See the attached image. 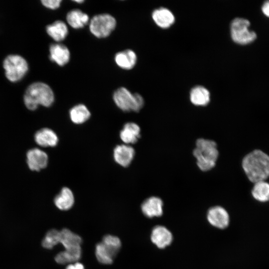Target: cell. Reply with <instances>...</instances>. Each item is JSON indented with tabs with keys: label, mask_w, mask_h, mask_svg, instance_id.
<instances>
[{
	"label": "cell",
	"mask_w": 269,
	"mask_h": 269,
	"mask_svg": "<svg viewBox=\"0 0 269 269\" xmlns=\"http://www.w3.org/2000/svg\"><path fill=\"white\" fill-rule=\"evenodd\" d=\"M242 165L247 177L253 183L267 180L269 177V155L260 149H255L246 155Z\"/></svg>",
	"instance_id": "6da1fadb"
},
{
	"label": "cell",
	"mask_w": 269,
	"mask_h": 269,
	"mask_svg": "<svg viewBox=\"0 0 269 269\" xmlns=\"http://www.w3.org/2000/svg\"><path fill=\"white\" fill-rule=\"evenodd\" d=\"M193 154L201 170H210L215 167L219 156L217 143L211 139L199 138L196 141Z\"/></svg>",
	"instance_id": "7a4b0ae2"
},
{
	"label": "cell",
	"mask_w": 269,
	"mask_h": 269,
	"mask_svg": "<svg viewBox=\"0 0 269 269\" xmlns=\"http://www.w3.org/2000/svg\"><path fill=\"white\" fill-rule=\"evenodd\" d=\"M54 101V93L47 84L37 82L30 85L24 96V102L27 109L35 110L39 105L48 107Z\"/></svg>",
	"instance_id": "3957f363"
},
{
	"label": "cell",
	"mask_w": 269,
	"mask_h": 269,
	"mask_svg": "<svg viewBox=\"0 0 269 269\" xmlns=\"http://www.w3.org/2000/svg\"><path fill=\"white\" fill-rule=\"evenodd\" d=\"M113 100L117 106L124 112H139L144 105L142 97L138 93H132L125 87L117 89L113 94Z\"/></svg>",
	"instance_id": "277c9868"
},
{
	"label": "cell",
	"mask_w": 269,
	"mask_h": 269,
	"mask_svg": "<svg viewBox=\"0 0 269 269\" xmlns=\"http://www.w3.org/2000/svg\"><path fill=\"white\" fill-rule=\"evenodd\" d=\"M250 21L242 17H236L231 22L230 32L232 40L236 43L246 45L254 42L257 38L256 33L249 29Z\"/></svg>",
	"instance_id": "5b68a950"
},
{
	"label": "cell",
	"mask_w": 269,
	"mask_h": 269,
	"mask_svg": "<svg viewBox=\"0 0 269 269\" xmlns=\"http://www.w3.org/2000/svg\"><path fill=\"white\" fill-rule=\"evenodd\" d=\"M117 24L116 19L108 13L95 15L89 22L91 33L99 38L108 37L115 29Z\"/></svg>",
	"instance_id": "8992f818"
},
{
	"label": "cell",
	"mask_w": 269,
	"mask_h": 269,
	"mask_svg": "<svg viewBox=\"0 0 269 269\" xmlns=\"http://www.w3.org/2000/svg\"><path fill=\"white\" fill-rule=\"evenodd\" d=\"M3 67L7 78L12 82L21 79L28 69L27 62L22 57L11 55L4 60Z\"/></svg>",
	"instance_id": "52a82bcc"
},
{
	"label": "cell",
	"mask_w": 269,
	"mask_h": 269,
	"mask_svg": "<svg viewBox=\"0 0 269 269\" xmlns=\"http://www.w3.org/2000/svg\"><path fill=\"white\" fill-rule=\"evenodd\" d=\"M207 218L211 225L221 229L226 228L230 222L228 212L223 207L219 206L210 208L208 211Z\"/></svg>",
	"instance_id": "ba28073f"
},
{
	"label": "cell",
	"mask_w": 269,
	"mask_h": 269,
	"mask_svg": "<svg viewBox=\"0 0 269 269\" xmlns=\"http://www.w3.org/2000/svg\"><path fill=\"white\" fill-rule=\"evenodd\" d=\"M26 158L28 167L33 171H39L45 168L48 164L47 154L44 151L37 148L28 150L26 154Z\"/></svg>",
	"instance_id": "9c48e42d"
},
{
	"label": "cell",
	"mask_w": 269,
	"mask_h": 269,
	"mask_svg": "<svg viewBox=\"0 0 269 269\" xmlns=\"http://www.w3.org/2000/svg\"><path fill=\"white\" fill-rule=\"evenodd\" d=\"M152 242L159 249H164L171 244L173 236L170 231L163 226H156L151 231Z\"/></svg>",
	"instance_id": "30bf717a"
},
{
	"label": "cell",
	"mask_w": 269,
	"mask_h": 269,
	"mask_svg": "<svg viewBox=\"0 0 269 269\" xmlns=\"http://www.w3.org/2000/svg\"><path fill=\"white\" fill-rule=\"evenodd\" d=\"M163 201L160 198L152 196L142 202L141 209L144 215L148 218L160 217L163 214Z\"/></svg>",
	"instance_id": "8fae6325"
},
{
	"label": "cell",
	"mask_w": 269,
	"mask_h": 269,
	"mask_svg": "<svg viewBox=\"0 0 269 269\" xmlns=\"http://www.w3.org/2000/svg\"><path fill=\"white\" fill-rule=\"evenodd\" d=\"M67 251H81L82 239L70 230L65 228L60 231V242Z\"/></svg>",
	"instance_id": "7c38bea8"
},
{
	"label": "cell",
	"mask_w": 269,
	"mask_h": 269,
	"mask_svg": "<svg viewBox=\"0 0 269 269\" xmlns=\"http://www.w3.org/2000/svg\"><path fill=\"white\" fill-rule=\"evenodd\" d=\"M113 155L114 160L118 164L123 167H127L133 160L135 151L128 144H121L115 147Z\"/></svg>",
	"instance_id": "4fadbf2b"
},
{
	"label": "cell",
	"mask_w": 269,
	"mask_h": 269,
	"mask_svg": "<svg viewBox=\"0 0 269 269\" xmlns=\"http://www.w3.org/2000/svg\"><path fill=\"white\" fill-rule=\"evenodd\" d=\"M49 52L50 60L59 66H64L70 60V51L63 44L60 43L51 44L49 47Z\"/></svg>",
	"instance_id": "5bb4252c"
},
{
	"label": "cell",
	"mask_w": 269,
	"mask_h": 269,
	"mask_svg": "<svg viewBox=\"0 0 269 269\" xmlns=\"http://www.w3.org/2000/svg\"><path fill=\"white\" fill-rule=\"evenodd\" d=\"M37 144L42 147H54L58 141L56 133L49 128H43L38 131L34 135Z\"/></svg>",
	"instance_id": "9a60e30c"
},
{
	"label": "cell",
	"mask_w": 269,
	"mask_h": 269,
	"mask_svg": "<svg viewBox=\"0 0 269 269\" xmlns=\"http://www.w3.org/2000/svg\"><path fill=\"white\" fill-rule=\"evenodd\" d=\"M120 136L126 144L135 143L140 136V127L134 123H127L121 131Z\"/></svg>",
	"instance_id": "2e32d148"
},
{
	"label": "cell",
	"mask_w": 269,
	"mask_h": 269,
	"mask_svg": "<svg viewBox=\"0 0 269 269\" xmlns=\"http://www.w3.org/2000/svg\"><path fill=\"white\" fill-rule=\"evenodd\" d=\"M152 18L155 24L162 28L169 27L175 21L172 12L165 7L155 9L152 13Z\"/></svg>",
	"instance_id": "e0dca14e"
},
{
	"label": "cell",
	"mask_w": 269,
	"mask_h": 269,
	"mask_svg": "<svg viewBox=\"0 0 269 269\" xmlns=\"http://www.w3.org/2000/svg\"><path fill=\"white\" fill-rule=\"evenodd\" d=\"M116 64L120 68L130 70L134 67L137 61L135 53L131 49L118 52L115 56Z\"/></svg>",
	"instance_id": "ac0fdd59"
},
{
	"label": "cell",
	"mask_w": 269,
	"mask_h": 269,
	"mask_svg": "<svg viewBox=\"0 0 269 269\" xmlns=\"http://www.w3.org/2000/svg\"><path fill=\"white\" fill-rule=\"evenodd\" d=\"M55 206L61 210H68L74 203V197L72 191L68 187H63L54 199Z\"/></svg>",
	"instance_id": "d6986e66"
},
{
	"label": "cell",
	"mask_w": 269,
	"mask_h": 269,
	"mask_svg": "<svg viewBox=\"0 0 269 269\" xmlns=\"http://www.w3.org/2000/svg\"><path fill=\"white\" fill-rule=\"evenodd\" d=\"M190 100L195 106H205L207 105L210 101V94L203 86H197L191 89Z\"/></svg>",
	"instance_id": "ffe728a7"
},
{
	"label": "cell",
	"mask_w": 269,
	"mask_h": 269,
	"mask_svg": "<svg viewBox=\"0 0 269 269\" xmlns=\"http://www.w3.org/2000/svg\"><path fill=\"white\" fill-rule=\"evenodd\" d=\"M46 32L54 40L59 42L67 37L68 29L65 23L57 20L46 27Z\"/></svg>",
	"instance_id": "44dd1931"
},
{
	"label": "cell",
	"mask_w": 269,
	"mask_h": 269,
	"mask_svg": "<svg viewBox=\"0 0 269 269\" xmlns=\"http://www.w3.org/2000/svg\"><path fill=\"white\" fill-rule=\"evenodd\" d=\"M66 20L71 27L78 29L87 24L89 21V17L87 14L81 10L73 9L67 13Z\"/></svg>",
	"instance_id": "7402d4cb"
},
{
	"label": "cell",
	"mask_w": 269,
	"mask_h": 269,
	"mask_svg": "<svg viewBox=\"0 0 269 269\" xmlns=\"http://www.w3.org/2000/svg\"><path fill=\"white\" fill-rule=\"evenodd\" d=\"M71 121L76 124H81L89 120L91 113L86 106L78 104L73 107L69 111Z\"/></svg>",
	"instance_id": "603a6c76"
},
{
	"label": "cell",
	"mask_w": 269,
	"mask_h": 269,
	"mask_svg": "<svg viewBox=\"0 0 269 269\" xmlns=\"http://www.w3.org/2000/svg\"><path fill=\"white\" fill-rule=\"evenodd\" d=\"M253 198L260 202L269 201V182L263 180L254 183L251 191Z\"/></svg>",
	"instance_id": "cb8c5ba5"
},
{
	"label": "cell",
	"mask_w": 269,
	"mask_h": 269,
	"mask_svg": "<svg viewBox=\"0 0 269 269\" xmlns=\"http://www.w3.org/2000/svg\"><path fill=\"white\" fill-rule=\"evenodd\" d=\"M95 254L97 260L100 263L104 265L112 264L115 257L102 242L99 243L96 245Z\"/></svg>",
	"instance_id": "d4e9b609"
},
{
	"label": "cell",
	"mask_w": 269,
	"mask_h": 269,
	"mask_svg": "<svg viewBox=\"0 0 269 269\" xmlns=\"http://www.w3.org/2000/svg\"><path fill=\"white\" fill-rule=\"evenodd\" d=\"M81 256V251L60 252L55 257V261L59 264L75 263L78 262Z\"/></svg>",
	"instance_id": "484cf974"
},
{
	"label": "cell",
	"mask_w": 269,
	"mask_h": 269,
	"mask_svg": "<svg viewBox=\"0 0 269 269\" xmlns=\"http://www.w3.org/2000/svg\"><path fill=\"white\" fill-rule=\"evenodd\" d=\"M60 231L51 229L48 231L42 241V246L47 249H51L59 243Z\"/></svg>",
	"instance_id": "4316f807"
},
{
	"label": "cell",
	"mask_w": 269,
	"mask_h": 269,
	"mask_svg": "<svg viewBox=\"0 0 269 269\" xmlns=\"http://www.w3.org/2000/svg\"><path fill=\"white\" fill-rule=\"evenodd\" d=\"M102 242L115 256L121 247L120 239L116 236L111 235H105L103 237Z\"/></svg>",
	"instance_id": "83f0119b"
},
{
	"label": "cell",
	"mask_w": 269,
	"mask_h": 269,
	"mask_svg": "<svg viewBox=\"0 0 269 269\" xmlns=\"http://www.w3.org/2000/svg\"><path fill=\"white\" fill-rule=\"evenodd\" d=\"M61 0H42L41 2L45 7L52 9L58 8L61 4Z\"/></svg>",
	"instance_id": "f1b7e54d"
},
{
	"label": "cell",
	"mask_w": 269,
	"mask_h": 269,
	"mask_svg": "<svg viewBox=\"0 0 269 269\" xmlns=\"http://www.w3.org/2000/svg\"><path fill=\"white\" fill-rule=\"evenodd\" d=\"M261 9L264 14L269 17V0L264 1L262 5Z\"/></svg>",
	"instance_id": "f546056e"
},
{
	"label": "cell",
	"mask_w": 269,
	"mask_h": 269,
	"mask_svg": "<svg viewBox=\"0 0 269 269\" xmlns=\"http://www.w3.org/2000/svg\"><path fill=\"white\" fill-rule=\"evenodd\" d=\"M66 269H85L83 264L76 262L74 264H70L67 266Z\"/></svg>",
	"instance_id": "4dcf8cb0"
},
{
	"label": "cell",
	"mask_w": 269,
	"mask_h": 269,
	"mask_svg": "<svg viewBox=\"0 0 269 269\" xmlns=\"http://www.w3.org/2000/svg\"><path fill=\"white\" fill-rule=\"evenodd\" d=\"M74 1L80 3L83 2L84 0H74Z\"/></svg>",
	"instance_id": "1f68e13d"
}]
</instances>
